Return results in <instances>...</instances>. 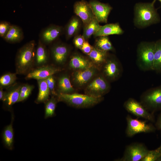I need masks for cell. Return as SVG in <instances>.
Instances as JSON below:
<instances>
[{
	"label": "cell",
	"mask_w": 161,
	"mask_h": 161,
	"mask_svg": "<svg viewBox=\"0 0 161 161\" xmlns=\"http://www.w3.org/2000/svg\"><path fill=\"white\" fill-rule=\"evenodd\" d=\"M150 3H140L134 7V24L137 27L142 28L159 22L160 16L154 6L155 1Z\"/></svg>",
	"instance_id": "6da1fadb"
},
{
	"label": "cell",
	"mask_w": 161,
	"mask_h": 161,
	"mask_svg": "<svg viewBox=\"0 0 161 161\" xmlns=\"http://www.w3.org/2000/svg\"><path fill=\"white\" fill-rule=\"evenodd\" d=\"M35 41L24 45L18 50L16 57L17 73L24 74L30 71L35 62L36 49Z\"/></svg>",
	"instance_id": "7a4b0ae2"
},
{
	"label": "cell",
	"mask_w": 161,
	"mask_h": 161,
	"mask_svg": "<svg viewBox=\"0 0 161 161\" xmlns=\"http://www.w3.org/2000/svg\"><path fill=\"white\" fill-rule=\"evenodd\" d=\"M58 101L64 102L68 105L78 108H86L92 107L101 102L103 97H96L87 95L77 93H58Z\"/></svg>",
	"instance_id": "3957f363"
},
{
	"label": "cell",
	"mask_w": 161,
	"mask_h": 161,
	"mask_svg": "<svg viewBox=\"0 0 161 161\" xmlns=\"http://www.w3.org/2000/svg\"><path fill=\"white\" fill-rule=\"evenodd\" d=\"M155 42L143 41L137 49V63L143 71L153 70Z\"/></svg>",
	"instance_id": "277c9868"
},
{
	"label": "cell",
	"mask_w": 161,
	"mask_h": 161,
	"mask_svg": "<svg viewBox=\"0 0 161 161\" xmlns=\"http://www.w3.org/2000/svg\"><path fill=\"white\" fill-rule=\"evenodd\" d=\"M110 88L109 81L102 75L94 77L89 82L85 92L94 97H101L109 92Z\"/></svg>",
	"instance_id": "5b68a950"
},
{
	"label": "cell",
	"mask_w": 161,
	"mask_h": 161,
	"mask_svg": "<svg viewBox=\"0 0 161 161\" xmlns=\"http://www.w3.org/2000/svg\"><path fill=\"white\" fill-rule=\"evenodd\" d=\"M140 102L148 111L161 109V86L144 92L140 96Z\"/></svg>",
	"instance_id": "8992f818"
},
{
	"label": "cell",
	"mask_w": 161,
	"mask_h": 161,
	"mask_svg": "<svg viewBox=\"0 0 161 161\" xmlns=\"http://www.w3.org/2000/svg\"><path fill=\"white\" fill-rule=\"evenodd\" d=\"M126 120L127 126L126 134L128 137H132L140 133L153 132L156 129L152 124L147 123L146 121L133 118L129 115L126 117Z\"/></svg>",
	"instance_id": "52a82bcc"
},
{
	"label": "cell",
	"mask_w": 161,
	"mask_h": 161,
	"mask_svg": "<svg viewBox=\"0 0 161 161\" xmlns=\"http://www.w3.org/2000/svg\"><path fill=\"white\" fill-rule=\"evenodd\" d=\"M102 66L103 75L109 82L118 79L123 72L121 64L114 56L109 55Z\"/></svg>",
	"instance_id": "ba28073f"
},
{
	"label": "cell",
	"mask_w": 161,
	"mask_h": 161,
	"mask_svg": "<svg viewBox=\"0 0 161 161\" xmlns=\"http://www.w3.org/2000/svg\"><path fill=\"white\" fill-rule=\"evenodd\" d=\"M149 150L143 144L135 143L126 146L121 161H140L147 154Z\"/></svg>",
	"instance_id": "9c48e42d"
},
{
	"label": "cell",
	"mask_w": 161,
	"mask_h": 161,
	"mask_svg": "<svg viewBox=\"0 0 161 161\" xmlns=\"http://www.w3.org/2000/svg\"><path fill=\"white\" fill-rule=\"evenodd\" d=\"M124 107L129 113L138 117H141L148 121L153 122L154 117L152 113L142 104L132 98H129L124 103Z\"/></svg>",
	"instance_id": "30bf717a"
},
{
	"label": "cell",
	"mask_w": 161,
	"mask_h": 161,
	"mask_svg": "<svg viewBox=\"0 0 161 161\" xmlns=\"http://www.w3.org/2000/svg\"><path fill=\"white\" fill-rule=\"evenodd\" d=\"M89 3L95 17L99 22L107 23L108 17L112 7L108 4L101 3L96 0H91Z\"/></svg>",
	"instance_id": "8fae6325"
},
{
	"label": "cell",
	"mask_w": 161,
	"mask_h": 161,
	"mask_svg": "<svg viewBox=\"0 0 161 161\" xmlns=\"http://www.w3.org/2000/svg\"><path fill=\"white\" fill-rule=\"evenodd\" d=\"M74 10L82 21L84 26L89 23L95 17L89 3L84 0L75 3L74 5Z\"/></svg>",
	"instance_id": "7c38bea8"
},
{
	"label": "cell",
	"mask_w": 161,
	"mask_h": 161,
	"mask_svg": "<svg viewBox=\"0 0 161 161\" xmlns=\"http://www.w3.org/2000/svg\"><path fill=\"white\" fill-rule=\"evenodd\" d=\"M97 72V69L93 65L85 69L76 70L72 75V80L77 86H83L94 77Z\"/></svg>",
	"instance_id": "4fadbf2b"
},
{
	"label": "cell",
	"mask_w": 161,
	"mask_h": 161,
	"mask_svg": "<svg viewBox=\"0 0 161 161\" xmlns=\"http://www.w3.org/2000/svg\"><path fill=\"white\" fill-rule=\"evenodd\" d=\"M63 31L61 26L50 25L41 31L40 35V40L44 44H50L58 38Z\"/></svg>",
	"instance_id": "5bb4252c"
},
{
	"label": "cell",
	"mask_w": 161,
	"mask_h": 161,
	"mask_svg": "<svg viewBox=\"0 0 161 161\" xmlns=\"http://www.w3.org/2000/svg\"><path fill=\"white\" fill-rule=\"evenodd\" d=\"M61 70L60 68L51 66H41L30 72L27 75L26 78L37 80L45 79Z\"/></svg>",
	"instance_id": "9a60e30c"
},
{
	"label": "cell",
	"mask_w": 161,
	"mask_h": 161,
	"mask_svg": "<svg viewBox=\"0 0 161 161\" xmlns=\"http://www.w3.org/2000/svg\"><path fill=\"white\" fill-rule=\"evenodd\" d=\"M51 54L54 61L61 64L66 61L69 52V49L65 44L60 43L53 46L51 49Z\"/></svg>",
	"instance_id": "2e32d148"
},
{
	"label": "cell",
	"mask_w": 161,
	"mask_h": 161,
	"mask_svg": "<svg viewBox=\"0 0 161 161\" xmlns=\"http://www.w3.org/2000/svg\"><path fill=\"white\" fill-rule=\"evenodd\" d=\"M123 33V30L119 24L117 23L101 26L98 30L93 35L95 37H98L113 35H120Z\"/></svg>",
	"instance_id": "e0dca14e"
},
{
	"label": "cell",
	"mask_w": 161,
	"mask_h": 161,
	"mask_svg": "<svg viewBox=\"0 0 161 161\" xmlns=\"http://www.w3.org/2000/svg\"><path fill=\"white\" fill-rule=\"evenodd\" d=\"M82 21L78 17L74 16L69 20L65 28L66 38L68 40L75 36L81 27Z\"/></svg>",
	"instance_id": "ac0fdd59"
},
{
	"label": "cell",
	"mask_w": 161,
	"mask_h": 161,
	"mask_svg": "<svg viewBox=\"0 0 161 161\" xmlns=\"http://www.w3.org/2000/svg\"><path fill=\"white\" fill-rule=\"evenodd\" d=\"M87 59L78 54H75L71 57L69 65L72 69L78 70L88 68L93 66Z\"/></svg>",
	"instance_id": "d6986e66"
},
{
	"label": "cell",
	"mask_w": 161,
	"mask_h": 161,
	"mask_svg": "<svg viewBox=\"0 0 161 161\" xmlns=\"http://www.w3.org/2000/svg\"><path fill=\"white\" fill-rule=\"evenodd\" d=\"M48 57L47 48L44 44L39 39L36 49L35 63L37 65H43L47 62Z\"/></svg>",
	"instance_id": "ffe728a7"
},
{
	"label": "cell",
	"mask_w": 161,
	"mask_h": 161,
	"mask_svg": "<svg viewBox=\"0 0 161 161\" xmlns=\"http://www.w3.org/2000/svg\"><path fill=\"white\" fill-rule=\"evenodd\" d=\"M24 38L22 30L18 26L12 25L4 39L10 43H15L21 41Z\"/></svg>",
	"instance_id": "44dd1931"
},
{
	"label": "cell",
	"mask_w": 161,
	"mask_h": 161,
	"mask_svg": "<svg viewBox=\"0 0 161 161\" xmlns=\"http://www.w3.org/2000/svg\"><path fill=\"white\" fill-rule=\"evenodd\" d=\"M88 55L93 63L102 66L106 60L109 54L108 52L95 47H93L92 50Z\"/></svg>",
	"instance_id": "7402d4cb"
},
{
	"label": "cell",
	"mask_w": 161,
	"mask_h": 161,
	"mask_svg": "<svg viewBox=\"0 0 161 161\" xmlns=\"http://www.w3.org/2000/svg\"><path fill=\"white\" fill-rule=\"evenodd\" d=\"M21 85H15L6 91L4 102L8 107L18 102L19 98Z\"/></svg>",
	"instance_id": "603a6c76"
},
{
	"label": "cell",
	"mask_w": 161,
	"mask_h": 161,
	"mask_svg": "<svg viewBox=\"0 0 161 161\" xmlns=\"http://www.w3.org/2000/svg\"><path fill=\"white\" fill-rule=\"evenodd\" d=\"M37 80L39 92L36 102L37 103L46 102L49 99L50 94L46 81L45 79Z\"/></svg>",
	"instance_id": "cb8c5ba5"
},
{
	"label": "cell",
	"mask_w": 161,
	"mask_h": 161,
	"mask_svg": "<svg viewBox=\"0 0 161 161\" xmlns=\"http://www.w3.org/2000/svg\"><path fill=\"white\" fill-rule=\"evenodd\" d=\"M58 85L59 93L71 94L74 91L69 78L66 75H63L60 77Z\"/></svg>",
	"instance_id": "d4e9b609"
},
{
	"label": "cell",
	"mask_w": 161,
	"mask_h": 161,
	"mask_svg": "<svg viewBox=\"0 0 161 161\" xmlns=\"http://www.w3.org/2000/svg\"><path fill=\"white\" fill-rule=\"evenodd\" d=\"M100 25L95 17L87 24L84 26L82 35L86 40L94 35L99 30Z\"/></svg>",
	"instance_id": "484cf974"
},
{
	"label": "cell",
	"mask_w": 161,
	"mask_h": 161,
	"mask_svg": "<svg viewBox=\"0 0 161 161\" xmlns=\"http://www.w3.org/2000/svg\"><path fill=\"white\" fill-rule=\"evenodd\" d=\"M12 121L4 128L2 138L5 145L8 149L13 148L14 141V132Z\"/></svg>",
	"instance_id": "4316f807"
},
{
	"label": "cell",
	"mask_w": 161,
	"mask_h": 161,
	"mask_svg": "<svg viewBox=\"0 0 161 161\" xmlns=\"http://www.w3.org/2000/svg\"><path fill=\"white\" fill-rule=\"evenodd\" d=\"M95 47L108 52L114 50L113 46L108 36L98 37L95 41Z\"/></svg>",
	"instance_id": "83f0119b"
},
{
	"label": "cell",
	"mask_w": 161,
	"mask_h": 161,
	"mask_svg": "<svg viewBox=\"0 0 161 161\" xmlns=\"http://www.w3.org/2000/svg\"><path fill=\"white\" fill-rule=\"evenodd\" d=\"M153 70L161 72V39L155 42Z\"/></svg>",
	"instance_id": "f1b7e54d"
},
{
	"label": "cell",
	"mask_w": 161,
	"mask_h": 161,
	"mask_svg": "<svg viewBox=\"0 0 161 161\" xmlns=\"http://www.w3.org/2000/svg\"><path fill=\"white\" fill-rule=\"evenodd\" d=\"M58 100L53 96L46 102L45 105V118L51 117L55 115L56 105Z\"/></svg>",
	"instance_id": "f546056e"
},
{
	"label": "cell",
	"mask_w": 161,
	"mask_h": 161,
	"mask_svg": "<svg viewBox=\"0 0 161 161\" xmlns=\"http://www.w3.org/2000/svg\"><path fill=\"white\" fill-rule=\"evenodd\" d=\"M16 79L15 73H8L3 75L0 78V87L3 88L12 85Z\"/></svg>",
	"instance_id": "4dcf8cb0"
},
{
	"label": "cell",
	"mask_w": 161,
	"mask_h": 161,
	"mask_svg": "<svg viewBox=\"0 0 161 161\" xmlns=\"http://www.w3.org/2000/svg\"><path fill=\"white\" fill-rule=\"evenodd\" d=\"M34 87L33 85L28 84L21 86L18 102L22 101L27 99L31 94Z\"/></svg>",
	"instance_id": "1f68e13d"
},
{
	"label": "cell",
	"mask_w": 161,
	"mask_h": 161,
	"mask_svg": "<svg viewBox=\"0 0 161 161\" xmlns=\"http://www.w3.org/2000/svg\"><path fill=\"white\" fill-rule=\"evenodd\" d=\"M161 156V151L158 148L154 150L148 151L147 154L140 161H155Z\"/></svg>",
	"instance_id": "d6a6232c"
},
{
	"label": "cell",
	"mask_w": 161,
	"mask_h": 161,
	"mask_svg": "<svg viewBox=\"0 0 161 161\" xmlns=\"http://www.w3.org/2000/svg\"><path fill=\"white\" fill-rule=\"evenodd\" d=\"M11 25L7 21H2L0 22V36L3 39L7 35Z\"/></svg>",
	"instance_id": "836d02e7"
},
{
	"label": "cell",
	"mask_w": 161,
	"mask_h": 161,
	"mask_svg": "<svg viewBox=\"0 0 161 161\" xmlns=\"http://www.w3.org/2000/svg\"><path fill=\"white\" fill-rule=\"evenodd\" d=\"M48 87L50 90V93L53 96L57 95L55 90V80L53 75L50 76L45 79Z\"/></svg>",
	"instance_id": "e575fe53"
},
{
	"label": "cell",
	"mask_w": 161,
	"mask_h": 161,
	"mask_svg": "<svg viewBox=\"0 0 161 161\" xmlns=\"http://www.w3.org/2000/svg\"><path fill=\"white\" fill-rule=\"evenodd\" d=\"M86 40L83 35H77L75 36L73 42L75 47L80 49Z\"/></svg>",
	"instance_id": "d590c367"
},
{
	"label": "cell",
	"mask_w": 161,
	"mask_h": 161,
	"mask_svg": "<svg viewBox=\"0 0 161 161\" xmlns=\"http://www.w3.org/2000/svg\"><path fill=\"white\" fill-rule=\"evenodd\" d=\"M93 47L91 46L88 42L86 40L80 49L84 53L88 55L91 51Z\"/></svg>",
	"instance_id": "8d00e7d4"
},
{
	"label": "cell",
	"mask_w": 161,
	"mask_h": 161,
	"mask_svg": "<svg viewBox=\"0 0 161 161\" xmlns=\"http://www.w3.org/2000/svg\"><path fill=\"white\" fill-rule=\"evenodd\" d=\"M6 92L3 90L2 88L0 87V100L4 102L6 96Z\"/></svg>",
	"instance_id": "74e56055"
},
{
	"label": "cell",
	"mask_w": 161,
	"mask_h": 161,
	"mask_svg": "<svg viewBox=\"0 0 161 161\" xmlns=\"http://www.w3.org/2000/svg\"><path fill=\"white\" fill-rule=\"evenodd\" d=\"M156 128L159 130H161V113L159 115L156 123Z\"/></svg>",
	"instance_id": "f35d334b"
},
{
	"label": "cell",
	"mask_w": 161,
	"mask_h": 161,
	"mask_svg": "<svg viewBox=\"0 0 161 161\" xmlns=\"http://www.w3.org/2000/svg\"><path fill=\"white\" fill-rule=\"evenodd\" d=\"M159 148H160V151H161V145L159 147Z\"/></svg>",
	"instance_id": "ab89813d"
},
{
	"label": "cell",
	"mask_w": 161,
	"mask_h": 161,
	"mask_svg": "<svg viewBox=\"0 0 161 161\" xmlns=\"http://www.w3.org/2000/svg\"><path fill=\"white\" fill-rule=\"evenodd\" d=\"M155 1H156V0H155ZM158 0L160 3L161 4V0Z\"/></svg>",
	"instance_id": "60d3db41"
}]
</instances>
